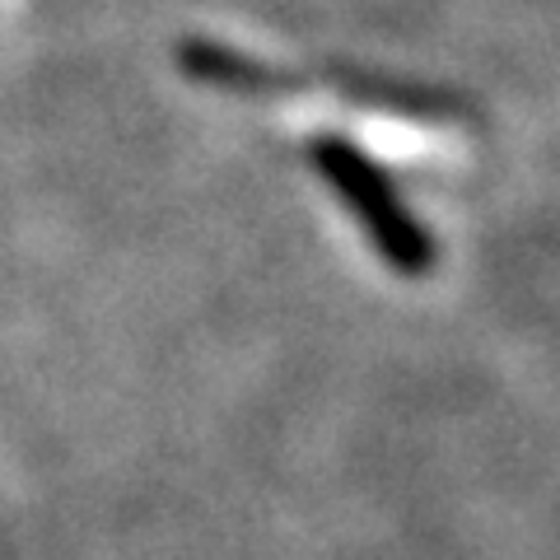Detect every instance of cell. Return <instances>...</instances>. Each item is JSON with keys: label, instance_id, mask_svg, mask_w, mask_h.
<instances>
[{"label": "cell", "instance_id": "1", "mask_svg": "<svg viewBox=\"0 0 560 560\" xmlns=\"http://www.w3.org/2000/svg\"><path fill=\"white\" fill-rule=\"evenodd\" d=\"M313 164H318L323 178L337 187V197L355 210V220L364 224V234L374 238V248L388 257L393 271L425 276L434 267V238L425 234V224L401 206L388 173H383L374 160H364L350 140L323 136V140H313Z\"/></svg>", "mask_w": 560, "mask_h": 560}, {"label": "cell", "instance_id": "2", "mask_svg": "<svg viewBox=\"0 0 560 560\" xmlns=\"http://www.w3.org/2000/svg\"><path fill=\"white\" fill-rule=\"evenodd\" d=\"M183 66H187L197 80L224 84V90H253V94H257V90H276V80H271L261 66L243 61V57H234V51H224V47H210V43L183 47Z\"/></svg>", "mask_w": 560, "mask_h": 560}]
</instances>
